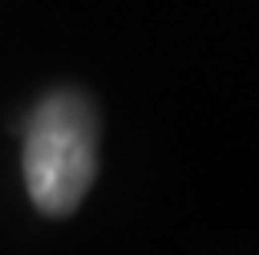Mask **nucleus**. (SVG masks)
<instances>
[{
	"label": "nucleus",
	"mask_w": 259,
	"mask_h": 255,
	"mask_svg": "<svg viewBox=\"0 0 259 255\" xmlns=\"http://www.w3.org/2000/svg\"><path fill=\"white\" fill-rule=\"evenodd\" d=\"M97 176V123L76 93H54L37 106L27 146L23 179L33 206L47 216H67L83 202Z\"/></svg>",
	"instance_id": "nucleus-1"
}]
</instances>
